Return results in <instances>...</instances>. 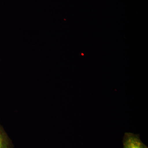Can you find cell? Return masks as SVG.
<instances>
[{
  "instance_id": "cell-1",
  "label": "cell",
  "mask_w": 148,
  "mask_h": 148,
  "mask_svg": "<svg viewBox=\"0 0 148 148\" xmlns=\"http://www.w3.org/2000/svg\"><path fill=\"white\" fill-rule=\"evenodd\" d=\"M123 148H148L141 141L139 136L130 132L125 134Z\"/></svg>"
},
{
  "instance_id": "cell-2",
  "label": "cell",
  "mask_w": 148,
  "mask_h": 148,
  "mask_svg": "<svg viewBox=\"0 0 148 148\" xmlns=\"http://www.w3.org/2000/svg\"><path fill=\"white\" fill-rule=\"evenodd\" d=\"M0 148H11L10 141L7 135L0 125Z\"/></svg>"
}]
</instances>
